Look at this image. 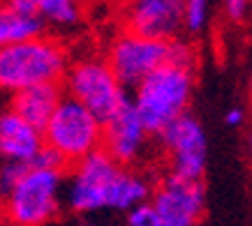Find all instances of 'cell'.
Here are the masks:
<instances>
[{"instance_id":"1","label":"cell","mask_w":252,"mask_h":226,"mask_svg":"<svg viewBox=\"0 0 252 226\" xmlns=\"http://www.w3.org/2000/svg\"><path fill=\"white\" fill-rule=\"evenodd\" d=\"M151 185L141 175L125 171L102 150L74 164L65 185V203L74 212L127 210L148 203Z\"/></svg>"},{"instance_id":"2","label":"cell","mask_w":252,"mask_h":226,"mask_svg":"<svg viewBox=\"0 0 252 226\" xmlns=\"http://www.w3.org/2000/svg\"><path fill=\"white\" fill-rule=\"evenodd\" d=\"M67 72V53L56 39L32 37L0 49V90L19 92L32 85L58 83Z\"/></svg>"},{"instance_id":"3","label":"cell","mask_w":252,"mask_h":226,"mask_svg":"<svg viewBox=\"0 0 252 226\" xmlns=\"http://www.w3.org/2000/svg\"><path fill=\"white\" fill-rule=\"evenodd\" d=\"M192 85H194L192 69L169 62L139 83L132 104L148 134L160 136L171 122L185 115V109L192 97Z\"/></svg>"},{"instance_id":"4","label":"cell","mask_w":252,"mask_h":226,"mask_svg":"<svg viewBox=\"0 0 252 226\" xmlns=\"http://www.w3.org/2000/svg\"><path fill=\"white\" fill-rule=\"evenodd\" d=\"M42 139L65 164H77L102 148V122L77 99L63 95L61 104L42 129Z\"/></svg>"},{"instance_id":"5","label":"cell","mask_w":252,"mask_h":226,"mask_svg":"<svg viewBox=\"0 0 252 226\" xmlns=\"http://www.w3.org/2000/svg\"><path fill=\"white\" fill-rule=\"evenodd\" d=\"M61 194L63 171L31 166L0 203L12 226H46L61 210Z\"/></svg>"},{"instance_id":"6","label":"cell","mask_w":252,"mask_h":226,"mask_svg":"<svg viewBox=\"0 0 252 226\" xmlns=\"http://www.w3.org/2000/svg\"><path fill=\"white\" fill-rule=\"evenodd\" d=\"M65 85H67V97L86 106L99 122L109 120L116 109L127 99L123 85L109 69L107 60L99 58H86L67 67Z\"/></svg>"},{"instance_id":"7","label":"cell","mask_w":252,"mask_h":226,"mask_svg":"<svg viewBox=\"0 0 252 226\" xmlns=\"http://www.w3.org/2000/svg\"><path fill=\"white\" fill-rule=\"evenodd\" d=\"M169 44L171 42H158L139 37L134 32H123L109 49L107 65L123 88H137L146 76L169 62Z\"/></svg>"},{"instance_id":"8","label":"cell","mask_w":252,"mask_h":226,"mask_svg":"<svg viewBox=\"0 0 252 226\" xmlns=\"http://www.w3.org/2000/svg\"><path fill=\"white\" fill-rule=\"evenodd\" d=\"M204 182L185 180L181 175H167L153 192V210L162 226H197L204 212Z\"/></svg>"},{"instance_id":"9","label":"cell","mask_w":252,"mask_h":226,"mask_svg":"<svg viewBox=\"0 0 252 226\" xmlns=\"http://www.w3.org/2000/svg\"><path fill=\"white\" fill-rule=\"evenodd\" d=\"M162 145L171 155L174 175H181L185 180H201L204 169H206V134L199 125L197 118L181 115L160 134Z\"/></svg>"},{"instance_id":"10","label":"cell","mask_w":252,"mask_h":226,"mask_svg":"<svg viewBox=\"0 0 252 226\" xmlns=\"http://www.w3.org/2000/svg\"><path fill=\"white\" fill-rule=\"evenodd\" d=\"M148 132L130 99H125L109 120L102 122V148L118 166L137 162L146 145Z\"/></svg>"},{"instance_id":"11","label":"cell","mask_w":252,"mask_h":226,"mask_svg":"<svg viewBox=\"0 0 252 226\" xmlns=\"http://www.w3.org/2000/svg\"><path fill=\"white\" fill-rule=\"evenodd\" d=\"M183 26V2L178 0H141L127 12V32L139 37L171 42Z\"/></svg>"},{"instance_id":"12","label":"cell","mask_w":252,"mask_h":226,"mask_svg":"<svg viewBox=\"0 0 252 226\" xmlns=\"http://www.w3.org/2000/svg\"><path fill=\"white\" fill-rule=\"evenodd\" d=\"M44 148L42 132L19 118L12 109L0 111V162L31 164Z\"/></svg>"},{"instance_id":"13","label":"cell","mask_w":252,"mask_h":226,"mask_svg":"<svg viewBox=\"0 0 252 226\" xmlns=\"http://www.w3.org/2000/svg\"><path fill=\"white\" fill-rule=\"evenodd\" d=\"M63 99V88L61 83H44V85H32L26 90L14 92L12 97V111L23 118V120L32 125L35 129H44L49 118L54 115L56 106L61 104Z\"/></svg>"},{"instance_id":"14","label":"cell","mask_w":252,"mask_h":226,"mask_svg":"<svg viewBox=\"0 0 252 226\" xmlns=\"http://www.w3.org/2000/svg\"><path fill=\"white\" fill-rule=\"evenodd\" d=\"M44 32V21L39 16H19L9 7L0 9V49L16 42H26V39L39 37Z\"/></svg>"},{"instance_id":"15","label":"cell","mask_w":252,"mask_h":226,"mask_svg":"<svg viewBox=\"0 0 252 226\" xmlns=\"http://www.w3.org/2000/svg\"><path fill=\"white\" fill-rule=\"evenodd\" d=\"M37 16L56 26H77L81 9L77 2L69 0H37Z\"/></svg>"},{"instance_id":"16","label":"cell","mask_w":252,"mask_h":226,"mask_svg":"<svg viewBox=\"0 0 252 226\" xmlns=\"http://www.w3.org/2000/svg\"><path fill=\"white\" fill-rule=\"evenodd\" d=\"M31 164H19V162H0V201L14 189V185L21 180Z\"/></svg>"},{"instance_id":"17","label":"cell","mask_w":252,"mask_h":226,"mask_svg":"<svg viewBox=\"0 0 252 226\" xmlns=\"http://www.w3.org/2000/svg\"><path fill=\"white\" fill-rule=\"evenodd\" d=\"M208 21V2L204 0H190L183 5V23L192 32H199Z\"/></svg>"},{"instance_id":"18","label":"cell","mask_w":252,"mask_h":226,"mask_svg":"<svg viewBox=\"0 0 252 226\" xmlns=\"http://www.w3.org/2000/svg\"><path fill=\"white\" fill-rule=\"evenodd\" d=\"M125 226H162V222H160V217H158V212L153 210V205L141 203L127 212Z\"/></svg>"},{"instance_id":"19","label":"cell","mask_w":252,"mask_h":226,"mask_svg":"<svg viewBox=\"0 0 252 226\" xmlns=\"http://www.w3.org/2000/svg\"><path fill=\"white\" fill-rule=\"evenodd\" d=\"M31 166H35V169H49V171H63L67 164L63 162V157L58 152H54L51 148L44 145V148L37 152V157L31 162Z\"/></svg>"},{"instance_id":"20","label":"cell","mask_w":252,"mask_h":226,"mask_svg":"<svg viewBox=\"0 0 252 226\" xmlns=\"http://www.w3.org/2000/svg\"><path fill=\"white\" fill-rule=\"evenodd\" d=\"M7 7L19 16H28V19L37 16V0H12Z\"/></svg>"},{"instance_id":"21","label":"cell","mask_w":252,"mask_h":226,"mask_svg":"<svg viewBox=\"0 0 252 226\" xmlns=\"http://www.w3.org/2000/svg\"><path fill=\"white\" fill-rule=\"evenodd\" d=\"M224 9H227L229 19L241 21V19L245 16V12H248V2H243V0H229V2L224 5Z\"/></svg>"},{"instance_id":"22","label":"cell","mask_w":252,"mask_h":226,"mask_svg":"<svg viewBox=\"0 0 252 226\" xmlns=\"http://www.w3.org/2000/svg\"><path fill=\"white\" fill-rule=\"evenodd\" d=\"M243 118H245V113H243V109H229L227 111V115H224V120H227V125H231V127H238L241 122H243Z\"/></svg>"},{"instance_id":"23","label":"cell","mask_w":252,"mask_h":226,"mask_svg":"<svg viewBox=\"0 0 252 226\" xmlns=\"http://www.w3.org/2000/svg\"><path fill=\"white\" fill-rule=\"evenodd\" d=\"M84 226H109V224H102V222H86Z\"/></svg>"},{"instance_id":"24","label":"cell","mask_w":252,"mask_h":226,"mask_svg":"<svg viewBox=\"0 0 252 226\" xmlns=\"http://www.w3.org/2000/svg\"><path fill=\"white\" fill-rule=\"evenodd\" d=\"M250 155H252V136H250Z\"/></svg>"},{"instance_id":"25","label":"cell","mask_w":252,"mask_h":226,"mask_svg":"<svg viewBox=\"0 0 252 226\" xmlns=\"http://www.w3.org/2000/svg\"><path fill=\"white\" fill-rule=\"evenodd\" d=\"M0 226H2V224H0Z\"/></svg>"}]
</instances>
